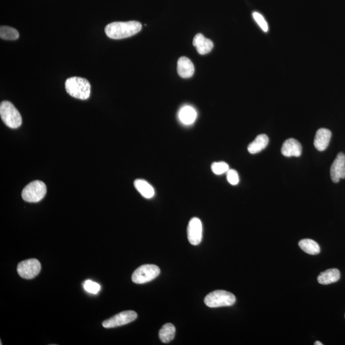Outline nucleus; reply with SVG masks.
Masks as SVG:
<instances>
[{
	"label": "nucleus",
	"instance_id": "6",
	"mask_svg": "<svg viewBox=\"0 0 345 345\" xmlns=\"http://www.w3.org/2000/svg\"><path fill=\"white\" fill-rule=\"evenodd\" d=\"M160 272V268L156 265H143L134 271L132 275V280L136 284L146 283L156 279Z\"/></svg>",
	"mask_w": 345,
	"mask_h": 345
},
{
	"label": "nucleus",
	"instance_id": "16",
	"mask_svg": "<svg viewBox=\"0 0 345 345\" xmlns=\"http://www.w3.org/2000/svg\"><path fill=\"white\" fill-rule=\"evenodd\" d=\"M268 142H269V139L266 134H260L249 145L248 151L252 154L259 153L265 149L268 145Z\"/></svg>",
	"mask_w": 345,
	"mask_h": 345
},
{
	"label": "nucleus",
	"instance_id": "15",
	"mask_svg": "<svg viewBox=\"0 0 345 345\" xmlns=\"http://www.w3.org/2000/svg\"><path fill=\"white\" fill-rule=\"evenodd\" d=\"M178 118L183 125H192L196 120L197 112L193 107L183 106L178 112Z\"/></svg>",
	"mask_w": 345,
	"mask_h": 345
},
{
	"label": "nucleus",
	"instance_id": "12",
	"mask_svg": "<svg viewBox=\"0 0 345 345\" xmlns=\"http://www.w3.org/2000/svg\"><path fill=\"white\" fill-rule=\"evenodd\" d=\"M331 137L332 133L330 130L325 128L318 130L314 140L316 149L320 152L324 151L328 147Z\"/></svg>",
	"mask_w": 345,
	"mask_h": 345
},
{
	"label": "nucleus",
	"instance_id": "13",
	"mask_svg": "<svg viewBox=\"0 0 345 345\" xmlns=\"http://www.w3.org/2000/svg\"><path fill=\"white\" fill-rule=\"evenodd\" d=\"M193 45L196 50L200 55H206L209 53L214 48L212 40L207 39L201 33L195 36L193 39Z\"/></svg>",
	"mask_w": 345,
	"mask_h": 345
},
{
	"label": "nucleus",
	"instance_id": "5",
	"mask_svg": "<svg viewBox=\"0 0 345 345\" xmlns=\"http://www.w3.org/2000/svg\"><path fill=\"white\" fill-rule=\"evenodd\" d=\"M46 192V185L43 181L35 180L24 188L22 198L27 202L37 203L44 198Z\"/></svg>",
	"mask_w": 345,
	"mask_h": 345
},
{
	"label": "nucleus",
	"instance_id": "23",
	"mask_svg": "<svg viewBox=\"0 0 345 345\" xmlns=\"http://www.w3.org/2000/svg\"><path fill=\"white\" fill-rule=\"evenodd\" d=\"M84 287L86 292L92 293V294H97L100 290V284L91 281V280H86V281H85Z\"/></svg>",
	"mask_w": 345,
	"mask_h": 345
},
{
	"label": "nucleus",
	"instance_id": "11",
	"mask_svg": "<svg viewBox=\"0 0 345 345\" xmlns=\"http://www.w3.org/2000/svg\"><path fill=\"white\" fill-rule=\"evenodd\" d=\"M281 153L284 156L299 157L302 154V145L295 139L290 138L286 140L281 148Z\"/></svg>",
	"mask_w": 345,
	"mask_h": 345
},
{
	"label": "nucleus",
	"instance_id": "2",
	"mask_svg": "<svg viewBox=\"0 0 345 345\" xmlns=\"http://www.w3.org/2000/svg\"><path fill=\"white\" fill-rule=\"evenodd\" d=\"M67 92L72 97L80 100H86L91 92V85L88 80L80 77L69 78L66 82Z\"/></svg>",
	"mask_w": 345,
	"mask_h": 345
},
{
	"label": "nucleus",
	"instance_id": "19",
	"mask_svg": "<svg viewBox=\"0 0 345 345\" xmlns=\"http://www.w3.org/2000/svg\"><path fill=\"white\" fill-rule=\"evenodd\" d=\"M176 329L173 324H167L164 325L161 329L159 337L161 341L164 344H168L174 339L175 336Z\"/></svg>",
	"mask_w": 345,
	"mask_h": 345
},
{
	"label": "nucleus",
	"instance_id": "26",
	"mask_svg": "<svg viewBox=\"0 0 345 345\" xmlns=\"http://www.w3.org/2000/svg\"><path fill=\"white\" fill-rule=\"evenodd\" d=\"M315 345H323V344H322L321 342H316L315 343Z\"/></svg>",
	"mask_w": 345,
	"mask_h": 345
},
{
	"label": "nucleus",
	"instance_id": "24",
	"mask_svg": "<svg viewBox=\"0 0 345 345\" xmlns=\"http://www.w3.org/2000/svg\"><path fill=\"white\" fill-rule=\"evenodd\" d=\"M253 17L254 18L255 21L257 22L259 26L260 27V28L264 32H267L268 31V26L267 22H266L265 18L261 14L257 12H255L253 13Z\"/></svg>",
	"mask_w": 345,
	"mask_h": 345
},
{
	"label": "nucleus",
	"instance_id": "3",
	"mask_svg": "<svg viewBox=\"0 0 345 345\" xmlns=\"http://www.w3.org/2000/svg\"><path fill=\"white\" fill-rule=\"evenodd\" d=\"M0 116L4 124L11 129H17L22 124L21 114L10 102H1Z\"/></svg>",
	"mask_w": 345,
	"mask_h": 345
},
{
	"label": "nucleus",
	"instance_id": "21",
	"mask_svg": "<svg viewBox=\"0 0 345 345\" xmlns=\"http://www.w3.org/2000/svg\"><path fill=\"white\" fill-rule=\"evenodd\" d=\"M19 37L18 31L12 27L1 26L0 28V37L2 39L14 40H17Z\"/></svg>",
	"mask_w": 345,
	"mask_h": 345
},
{
	"label": "nucleus",
	"instance_id": "20",
	"mask_svg": "<svg viewBox=\"0 0 345 345\" xmlns=\"http://www.w3.org/2000/svg\"><path fill=\"white\" fill-rule=\"evenodd\" d=\"M300 248L304 252L311 255H317L320 252L319 244L311 239L301 240L299 243Z\"/></svg>",
	"mask_w": 345,
	"mask_h": 345
},
{
	"label": "nucleus",
	"instance_id": "14",
	"mask_svg": "<svg viewBox=\"0 0 345 345\" xmlns=\"http://www.w3.org/2000/svg\"><path fill=\"white\" fill-rule=\"evenodd\" d=\"M177 71L179 76L182 78L192 77L194 73V67L189 58L182 57L179 58L177 64Z\"/></svg>",
	"mask_w": 345,
	"mask_h": 345
},
{
	"label": "nucleus",
	"instance_id": "4",
	"mask_svg": "<svg viewBox=\"0 0 345 345\" xmlns=\"http://www.w3.org/2000/svg\"><path fill=\"white\" fill-rule=\"evenodd\" d=\"M235 301V295L225 290L214 291L208 294L204 300L205 305L211 308L233 306Z\"/></svg>",
	"mask_w": 345,
	"mask_h": 345
},
{
	"label": "nucleus",
	"instance_id": "8",
	"mask_svg": "<svg viewBox=\"0 0 345 345\" xmlns=\"http://www.w3.org/2000/svg\"><path fill=\"white\" fill-rule=\"evenodd\" d=\"M137 317L138 315L135 311H122L110 319L105 320L102 322V326L107 329L117 328L131 323L137 319Z\"/></svg>",
	"mask_w": 345,
	"mask_h": 345
},
{
	"label": "nucleus",
	"instance_id": "7",
	"mask_svg": "<svg viewBox=\"0 0 345 345\" xmlns=\"http://www.w3.org/2000/svg\"><path fill=\"white\" fill-rule=\"evenodd\" d=\"M41 264L37 259H29L20 262L17 265V273L22 278L31 279L39 274Z\"/></svg>",
	"mask_w": 345,
	"mask_h": 345
},
{
	"label": "nucleus",
	"instance_id": "17",
	"mask_svg": "<svg viewBox=\"0 0 345 345\" xmlns=\"http://www.w3.org/2000/svg\"><path fill=\"white\" fill-rule=\"evenodd\" d=\"M340 279V270L337 268H331L322 272L318 277V282L321 284H329L336 283Z\"/></svg>",
	"mask_w": 345,
	"mask_h": 345
},
{
	"label": "nucleus",
	"instance_id": "25",
	"mask_svg": "<svg viewBox=\"0 0 345 345\" xmlns=\"http://www.w3.org/2000/svg\"><path fill=\"white\" fill-rule=\"evenodd\" d=\"M227 180L232 185H236L239 182V176L236 170L230 169L226 172Z\"/></svg>",
	"mask_w": 345,
	"mask_h": 345
},
{
	"label": "nucleus",
	"instance_id": "10",
	"mask_svg": "<svg viewBox=\"0 0 345 345\" xmlns=\"http://www.w3.org/2000/svg\"><path fill=\"white\" fill-rule=\"evenodd\" d=\"M331 177L335 183L345 178V155L342 152L338 154L331 168Z\"/></svg>",
	"mask_w": 345,
	"mask_h": 345
},
{
	"label": "nucleus",
	"instance_id": "1",
	"mask_svg": "<svg viewBox=\"0 0 345 345\" xmlns=\"http://www.w3.org/2000/svg\"><path fill=\"white\" fill-rule=\"evenodd\" d=\"M142 29L140 22H113L107 24L105 33L112 39H123L137 34Z\"/></svg>",
	"mask_w": 345,
	"mask_h": 345
},
{
	"label": "nucleus",
	"instance_id": "22",
	"mask_svg": "<svg viewBox=\"0 0 345 345\" xmlns=\"http://www.w3.org/2000/svg\"><path fill=\"white\" fill-rule=\"evenodd\" d=\"M211 170L214 174H217V175H220V174L227 172L230 170V167L229 165L225 162H216L212 165Z\"/></svg>",
	"mask_w": 345,
	"mask_h": 345
},
{
	"label": "nucleus",
	"instance_id": "9",
	"mask_svg": "<svg viewBox=\"0 0 345 345\" xmlns=\"http://www.w3.org/2000/svg\"><path fill=\"white\" fill-rule=\"evenodd\" d=\"M203 226L200 219L193 217L187 227V238L190 244L198 245L202 240Z\"/></svg>",
	"mask_w": 345,
	"mask_h": 345
},
{
	"label": "nucleus",
	"instance_id": "18",
	"mask_svg": "<svg viewBox=\"0 0 345 345\" xmlns=\"http://www.w3.org/2000/svg\"><path fill=\"white\" fill-rule=\"evenodd\" d=\"M134 186L138 191L145 198H153L155 194L154 187L146 180L138 179L134 181Z\"/></svg>",
	"mask_w": 345,
	"mask_h": 345
}]
</instances>
